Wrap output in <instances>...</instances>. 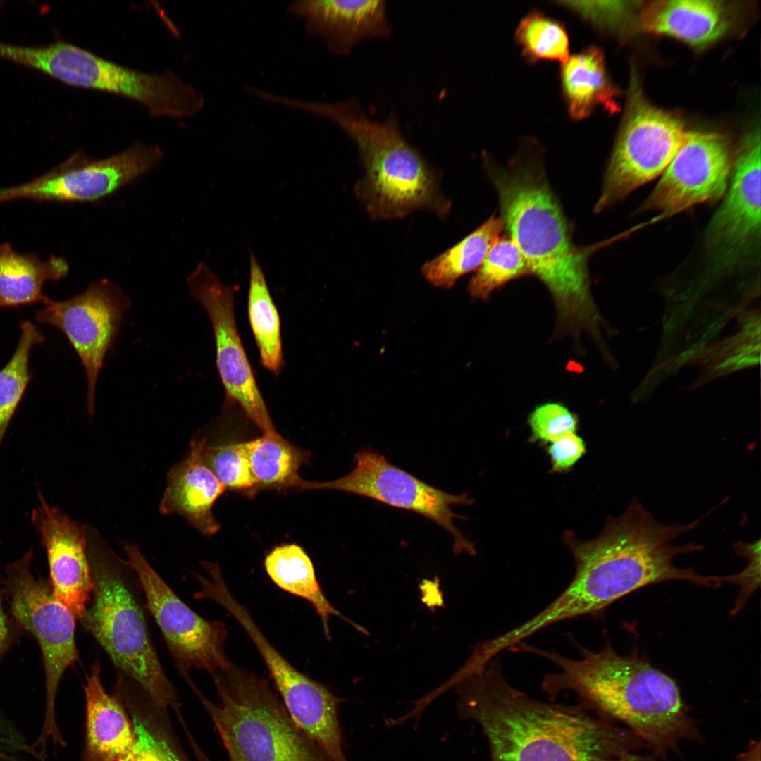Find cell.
Instances as JSON below:
<instances>
[{"instance_id":"cell-1","label":"cell","mask_w":761,"mask_h":761,"mask_svg":"<svg viewBox=\"0 0 761 761\" xmlns=\"http://www.w3.org/2000/svg\"><path fill=\"white\" fill-rule=\"evenodd\" d=\"M707 516L683 525L665 524L636 500L620 516L609 519L593 539L583 540L571 531L565 532L564 543L575 563L571 581L540 612L506 631L507 642L518 644L567 619L598 617L614 602L648 585L683 581L704 587L722 586L724 576L703 575L674 564L677 556L703 548L694 542L683 545L673 542L696 528Z\"/></svg>"},{"instance_id":"cell-2","label":"cell","mask_w":761,"mask_h":761,"mask_svg":"<svg viewBox=\"0 0 761 761\" xmlns=\"http://www.w3.org/2000/svg\"><path fill=\"white\" fill-rule=\"evenodd\" d=\"M455 686L459 716L479 724L491 761H610L643 745L580 703H547L516 689L497 657Z\"/></svg>"},{"instance_id":"cell-3","label":"cell","mask_w":761,"mask_h":761,"mask_svg":"<svg viewBox=\"0 0 761 761\" xmlns=\"http://www.w3.org/2000/svg\"><path fill=\"white\" fill-rule=\"evenodd\" d=\"M535 140L523 142L504 168L483 160L499 196L504 228L525 258L531 276L548 288L564 326L591 321L593 304L588 262L600 244L576 245L562 206L551 190Z\"/></svg>"},{"instance_id":"cell-4","label":"cell","mask_w":761,"mask_h":761,"mask_svg":"<svg viewBox=\"0 0 761 761\" xmlns=\"http://www.w3.org/2000/svg\"><path fill=\"white\" fill-rule=\"evenodd\" d=\"M574 644L579 659L524 643L515 650L536 655L558 667L542 680L548 695L575 693L583 706L624 724L656 753L675 749L683 740H700L672 678L636 654L619 655L610 643L598 652Z\"/></svg>"},{"instance_id":"cell-5","label":"cell","mask_w":761,"mask_h":761,"mask_svg":"<svg viewBox=\"0 0 761 761\" xmlns=\"http://www.w3.org/2000/svg\"><path fill=\"white\" fill-rule=\"evenodd\" d=\"M283 105L333 123L355 144L365 170L355 193L371 218L400 219L419 209L443 218L449 214L451 202L440 190L435 171L406 140L394 113L376 120L355 98L321 101L287 96Z\"/></svg>"},{"instance_id":"cell-6","label":"cell","mask_w":761,"mask_h":761,"mask_svg":"<svg viewBox=\"0 0 761 761\" xmlns=\"http://www.w3.org/2000/svg\"><path fill=\"white\" fill-rule=\"evenodd\" d=\"M214 675L218 703L190 686L210 715L228 761H333L295 724L266 681L233 664Z\"/></svg>"},{"instance_id":"cell-7","label":"cell","mask_w":761,"mask_h":761,"mask_svg":"<svg viewBox=\"0 0 761 761\" xmlns=\"http://www.w3.org/2000/svg\"><path fill=\"white\" fill-rule=\"evenodd\" d=\"M87 536L94 589L92 603L81 618L84 628L156 705L176 708L175 691L151 641L143 612L125 581L123 562L94 529L87 526Z\"/></svg>"},{"instance_id":"cell-8","label":"cell","mask_w":761,"mask_h":761,"mask_svg":"<svg viewBox=\"0 0 761 761\" xmlns=\"http://www.w3.org/2000/svg\"><path fill=\"white\" fill-rule=\"evenodd\" d=\"M32 550L7 565L4 584L16 620L37 639L42 654L46 688L45 712L41 731L34 742L45 752L66 742L58 725L56 700L66 669L78 659L75 641V617L55 597L47 582L30 570Z\"/></svg>"},{"instance_id":"cell-9","label":"cell","mask_w":761,"mask_h":761,"mask_svg":"<svg viewBox=\"0 0 761 761\" xmlns=\"http://www.w3.org/2000/svg\"><path fill=\"white\" fill-rule=\"evenodd\" d=\"M200 596L221 605L249 635L295 724L330 758H341L345 753L338 719L342 700L326 686L295 669L273 647L247 609L233 596L221 574H215L204 583Z\"/></svg>"},{"instance_id":"cell-10","label":"cell","mask_w":761,"mask_h":761,"mask_svg":"<svg viewBox=\"0 0 761 761\" xmlns=\"http://www.w3.org/2000/svg\"><path fill=\"white\" fill-rule=\"evenodd\" d=\"M686 134L679 119L647 101L632 84L595 211L612 206L662 174Z\"/></svg>"},{"instance_id":"cell-11","label":"cell","mask_w":761,"mask_h":761,"mask_svg":"<svg viewBox=\"0 0 761 761\" xmlns=\"http://www.w3.org/2000/svg\"><path fill=\"white\" fill-rule=\"evenodd\" d=\"M354 462L353 469L341 478L323 482L302 479L297 490L330 489L347 492L419 514L452 536L455 554H476L473 543L454 524V519L462 516L451 508L452 505L471 504L472 500L467 495H454L436 488L371 450L358 451Z\"/></svg>"},{"instance_id":"cell-12","label":"cell","mask_w":761,"mask_h":761,"mask_svg":"<svg viewBox=\"0 0 761 761\" xmlns=\"http://www.w3.org/2000/svg\"><path fill=\"white\" fill-rule=\"evenodd\" d=\"M43 305L36 320L60 330L78 354L87 378L86 407L92 415L99 373L131 299L118 285L103 278L72 298L54 301L48 297Z\"/></svg>"},{"instance_id":"cell-13","label":"cell","mask_w":761,"mask_h":761,"mask_svg":"<svg viewBox=\"0 0 761 761\" xmlns=\"http://www.w3.org/2000/svg\"><path fill=\"white\" fill-rule=\"evenodd\" d=\"M125 561L143 589L146 605L159 626L168 648L183 676L191 668L215 674L232 664L224 645L225 626L210 621L182 602L143 556L137 545L126 543Z\"/></svg>"},{"instance_id":"cell-14","label":"cell","mask_w":761,"mask_h":761,"mask_svg":"<svg viewBox=\"0 0 761 761\" xmlns=\"http://www.w3.org/2000/svg\"><path fill=\"white\" fill-rule=\"evenodd\" d=\"M163 158V151L158 146L141 142L101 159L77 151L32 180L0 189V201L1 203L19 199L58 202L97 201L156 168Z\"/></svg>"},{"instance_id":"cell-15","label":"cell","mask_w":761,"mask_h":761,"mask_svg":"<svg viewBox=\"0 0 761 761\" xmlns=\"http://www.w3.org/2000/svg\"><path fill=\"white\" fill-rule=\"evenodd\" d=\"M760 130L742 141L723 202L705 234L710 265L730 270L754 256L760 245Z\"/></svg>"},{"instance_id":"cell-16","label":"cell","mask_w":761,"mask_h":761,"mask_svg":"<svg viewBox=\"0 0 761 761\" xmlns=\"http://www.w3.org/2000/svg\"><path fill=\"white\" fill-rule=\"evenodd\" d=\"M186 283L210 318L216 366L227 395L263 433L276 432L238 333L234 289L225 285L204 261L187 277Z\"/></svg>"},{"instance_id":"cell-17","label":"cell","mask_w":761,"mask_h":761,"mask_svg":"<svg viewBox=\"0 0 761 761\" xmlns=\"http://www.w3.org/2000/svg\"><path fill=\"white\" fill-rule=\"evenodd\" d=\"M733 163L730 144L724 136L686 132L639 210L660 211L666 217L698 204L718 201L727 190Z\"/></svg>"},{"instance_id":"cell-18","label":"cell","mask_w":761,"mask_h":761,"mask_svg":"<svg viewBox=\"0 0 761 761\" xmlns=\"http://www.w3.org/2000/svg\"><path fill=\"white\" fill-rule=\"evenodd\" d=\"M63 82L130 98L156 116L188 118L204 104L200 92L172 73L137 71L72 44Z\"/></svg>"},{"instance_id":"cell-19","label":"cell","mask_w":761,"mask_h":761,"mask_svg":"<svg viewBox=\"0 0 761 761\" xmlns=\"http://www.w3.org/2000/svg\"><path fill=\"white\" fill-rule=\"evenodd\" d=\"M37 493L39 502L32 510L31 520L47 552L53 593L81 619L94 589L86 526L50 506L42 493Z\"/></svg>"},{"instance_id":"cell-20","label":"cell","mask_w":761,"mask_h":761,"mask_svg":"<svg viewBox=\"0 0 761 761\" xmlns=\"http://www.w3.org/2000/svg\"><path fill=\"white\" fill-rule=\"evenodd\" d=\"M287 12L304 24L306 35L321 40L332 54L348 55L361 39L387 38L391 27L383 0H297Z\"/></svg>"},{"instance_id":"cell-21","label":"cell","mask_w":761,"mask_h":761,"mask_svg":"<svg viewBox=\"0 0 761 761\" xmlns=\"http://www.w3.org/2000/svg\"><path fill=\"white\" fill-rule=\"evenodd\" d=\"M202 447L198 437L192 439L187 457L168 471L159 512L178 514L202 535L211 536L220 529L212 507L226 490L204 463Z\"/></svg>"},{"instance_id":"cell-22","label":"cell","mask_w":761,"mask_h":761,"mask_svg":"<svg viewBox=\"0 0 761 761\" xmlns=\"http://www.w3.org/2000/svg\"><path fill=\"white\" fill-rule=\"evenodd\" d=\"M86 699L84 761H122L135 743V733L123 706L105 690L101 666L90 667L84 687Z\"/></svg>"},{"instance_id":"cell-23","label":"cell","mask_w":761,"mask_h":761,"mask_svg":"<svg viewBox=\"0 0 761 761\" xmlns=\"http://www.w3.org/2000/svg\"><path fill=\"white\" fill-rule=\"evenodd\" d=\"M727 7L720 1H656L642 11L639 24L648 32L666 35L690 44L702 46L719 39L727 30Z\"/></svg>"},{"instance_id":"cell-24","label":"cell","mask_w":761,"mask_h":761,"mask_svg":"<svg viewBox=\"0 0 761 761\" xmlns=\"http://www.w3.org/2000/svg\"><path fill=\"white\" fill-rule=\"evenodd\" d=\"M559 80L571 120L586 119L598 106H603L610 113L617 109V90L608 75L604 53L597 45L570 54L561 63Z\"/></svg>"},{"instance_id":"cell-25","label":"cell","mask_w":761,"mask_h":761,"mask_svg":"<svg viewBox=\"0 0 761 761\" xmlns=\"http://www.w3.org/2000/svg\"><path fill=\"white\" fill-rule=\"evenodd\" d=\"M69 266L62 257L47 259L34 253L16 251L7 242L0 245V310L41 302L47 297L42 292L48 280L66 277Z\"/></svg>"},{"instance_id":"cell-26","label":"cell","mask_w":761,"mask_h":761,"mask_svg":"<svg viewBox=\"0 0 761 761\" xmlns=\"http://www.w3.org/2000/svg\"><path fill=\"white\" fill-rule=\"evenodd\" d=\"M264 567L278 587L313 606L327 638L330 637L328 621L331 616L339 617L359 632L368 634L365 629L345 617L328 601L318 582L313 563L301 546L290 543L275 547L266 555Z\"/></svg>"},{"instance_id":"cell-27","label":"cell","mask_w":761,"mask_h":761,"mask_svg":"<svg viewBox=\"0 0 761 761\" xmlns=\"http://www.w3.org/2000/svg\"><path fill=\"white\" fill-rule=\"evenodd\" d=\"M503 228L502 218L493 215L454 246L425 263L423 277L435 287L451 288L461 276L480 267Z\"/></svg>"},{"instance_id":"cell-28","label":"cell","mask_w":761,"mask_h":761,"mask_svg":"<svg viewBox=\"0 0 761 761\" xmlns=\"http://www.w3.org/2000/svg\"><path fill=\"white\" fill-rule=\"evenodd\" d=\"M249 458L258 493L297 490L302 480L299 471L308 455L276 431L249 440Z\"/></svg>"},{"instance_id":"cell-29","label":"cell","mask_w":761,"mask_h":761,"mask_svg":"<svg viewBox=\"0 0 761 761\" xmlns=\"http://www.w3.org/2000/svg\"><path fill=\"white\" fill-rule=\"evenodd\" d=\"M248 316L263 366L278 373L283 365L280 321L264 274L253 254L250 257Z\"/></svg>"},{"instance_id":"cell-30","label":"cell","mask_w":761,"mask_h":761,"mask_svg":"<svg viewBox=\"0 0 761 761\" xmlns=\"http://www.w3.org/2000/svg\"><path fill=\"white\" fill-rule=\"evenodd\" d=\"M135 733V743L122 761H189L178 745L166 710L152 701L143 705L127 700Z\"/></svg>"},{"instance_id":"cell-31","label":"cell","mask_w":761,"mask_h":761,"mask_svg":"<svg viewBox=\"0 0 761 761\" xmlns=\"http://www.w3.org/2000/svg\"><path fill=\"white\" fill-rule=\"evenodd\" d=\"M514 40L528 64L541 61L562 63L570 56L569 37L562 21L533 9L519 20Z\"/></svg>"},{"instance_id":"cell-32","label":"cell","mask_w":761,"mask_h":761,"mask_svg":"<svg viewBox=\"0 0 761 761\" xmlns=\"http://www.w3.org/2000/svg\"><path fill=\"white\" fill-rule=\"evenodd\" d=\"M20 336L7 364L0 370V447L8 426L31 379L30 354L44 337L30 321L20 323Z\"/></svg>"},{"instance_id":"cell-33","label":"cell","mask_w":761,"mask_h":761,"mask_svg":"<svg viewBox=\"0 0 761 761\" xmlns=\"http://www.w3.org/2000/svg\"><path fill=\"white\" fill-rule=\"evenodd\" d=\"M531 271L521 252L507 235L499 237L490 248L469 285V294L486 299L496 289Z\"/></svg>"},{"instance_id":"cell-34","label":"cell","mask_w":761,"mask_h":761,"mask_svg":"<svg viewBox=\"0 0 761 761\" xmlns=\"http://www.w3.org/2000/svg\"><path fill=\"white\" fill-rule=\"evenodd\" d=\"M202 444V457L225 490L252 496L256 493V481L249 463V440L210 443L198 437Z\"/></svg>"},{"instance_id":"cell-35","label":"cell","mask_w":761,"mask_h":761,"mask_svg":"<svg viewBox=\"0 0 761 761\" xmlns=\"http://www.w3.org/2000/svg\"><path fill=\"white\" fill-rule=\"evenodd\" d=\"M532 438L552 443L566 435L575 433L577 418L564 406L546 403L537 407L528 420Z\"/></svg>"},{"instance_id":"cell-36","label":"cell","mask_w":761,"mask_h":761,"mask_svg":"<svg viewBox=\"0 0 761 761\" xmlns=\"http://www.w3.org/2000/svg\"><path fill=\"white\" fill-rule=\"evenodd\" d=\"M554 3L601 31L617 30L630 8L629 1H555Z\"/></svg>"},{"instance_id":"cell-37","label":"cell","mask_w":761,"mask_h":761,"mask_svg":"<svg viewBox=\"0 0 761 761\" xmlns=\"http://www.w3.org/2000/svg\"><path fill=\"white\" fill-rule=\"evenodd\" d=\"M0 761H47L1 712Z\"/></svg>"},{"instance_id":"cell-38","label":"cell","mask_w":761,"mask_h":761,"mask_svg":"<svg viewBox=\"0 0 761 761\" xmlns=\"http://www.w3.org/2000/svg\"><path fill=\"white\" fill-rule=\"evenodd\" d=\"M547 452L552 462V470L562 472L571 468L585 454L583 440L575 433L566 435L552 443Z\"/></svg>"},{"instance_id":"cell-39","label":"cell","mask_w":761,"mask_h":761,"mask_svg":"<svg viewBox=\"0 0 761 761\" xmlns=\"http://www.w3.org/2000/svg\"><path fill=\"white\" fill-rule=\"evenodd\" d=\"M8 638V628L0 597V655L4 650Z\"/></svg>"},{"instance_id":"cell-40","label":"cell","mask_w":761,"mask_h":761,"mask_svg":"<svg viewBox=\"0 0 761 761\" xmlns=\"http://www.w3.org/2000/svg\"><path fill=\"white\" fill-rule=\"evenodd\" d=\"M610 761H655V760L652 755H638L634 753V751H630L622 754Z\"/></svg>"}]
</instances>
